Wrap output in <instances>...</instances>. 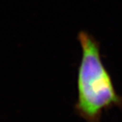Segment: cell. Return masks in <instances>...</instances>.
I'll list each match as a JSON object with an SVG mask.
<instances>
[{"label":"cell","instance_id":"6da1fadb","mask_svg":"<svg viewBox=\"0 0 122 122\" xmlns=\"http://www.w3.org/2000/svg\"><path fill=\"white\" fill-rule=\"evenodd\" d=\"M76 38L81 59L77 69L74 112L85 122H101L104 112L122 109V96L117 92L102 61L99 41L86 30L80 31Z\"/></svg>","mask_w":122,"mask_h":122}]
</instances>
